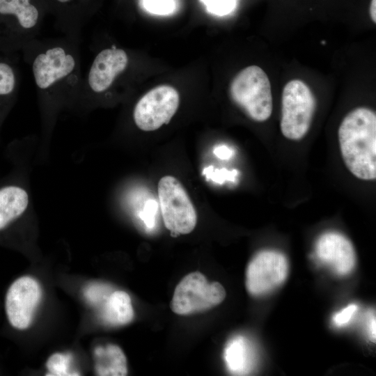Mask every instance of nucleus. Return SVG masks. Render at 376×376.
<instances>
[{
  "instance_id": "12",
  "label": "nucleus",
  "mask_w": 376,
  "mask_h": 376,
  "mask_svg": "<svg viewBox=\"0 0 376 376\" xmlns=\"http://www.w3.org/2000/svg\"><path fill=\"white\" fill-rule=\"evenodd\" d=\"M224 358L228 370L233 375H247L255 363V354L247 339L237 336L226 344Z\"/></svg>"
},
{
  "instance_id": "8",
  "label": "nucleus",
  "mask_w": 376,
  "mask_h": 376,
  "mask_svg": "<svg viewBox=\"0 0 376 376\" xmlns=\"http://www.w3.org/2000/svg\"><path fill=\"white\" fill-rule=\"evenodd\" d=\"M41 297L40 285L33 277L22 276L15 280L6 297V312L10 324L17 329H27Z\"/></svg>"
},
{
  "instance_id": "22",
  "label": "nucleus",
  "mask_w": 376,
  "mask_h": 376,
  "mask_svg": "<svg viewBox=\"0 0 376 376\" xmlns=\"http://www.w3.org/2000/svg\"><path fill=\"white\" fill-rule=\"evenodd\" d=\"M357 305L351 304L336 313L333 317L334 324L338 327L348 324L357 311Z\"/></svg>"
},
{
  "instance_id": "2",
  "label": "nucleus",
  "mask_w": 376,
  "mask_h": 376,
  "mask_svg": "<svg viewBox=\"0 0 376 376\" xmlns=\"http://www.w3.org/2000/svg\"><path fill=\"white\" fill-rule=\"evenodd\" d=\"M233 102L256 122H264L272 113V95L269 79L257 65L242 69L232 80L229 88Z\"/></svg>"
},
{
  "instance_id": "27",
  "label": "nucleus",
  "mask_w": 376,
  "mask_h": 376,
  "mask_svg": "<svg viewBox=\"0 0 376 376\" xmlns=\"http://www.w3.org/2000/svg\"><path fill=\"white\" fill-rule=\"evenodd\" d=\"M57 1H58L60 2H62V3H65V2H67V1H68L70 0H57Z\"/></svg>"
},
{
  "instance_id": "15",
  "label": "nucleus",
  "mask_w": 376,
  "mask_h": 376,
  "mask_svg": "<svg viewBox=\"0 0 376 376\" xmlns=\"http://www.w3.org/2000/svg\"><path fill=\"white\" fill-rule=\"evenodd\" d=\"M134 313L130 295L116 290L107 299L103 309L104 320L112 325H125L132 321Z\"/></svg>"
},
{
  "instance_id": "3",
  "label": "nucleus",
  "mask_w": 376,
  "mask_h": 376,
  "mask_svg": "<svg viewBox=\"0 0 376 376\" xmlns=\"http://www.w3.org/2000/svg\"><path fill=\"white\" fill-rule=\"evenodd\" d=\"M316 102L308 86L300 79L288 81L283 89L280 127L288 139L299 141L308 133Z\"/></svg>"
},
{
  "instance_id": "25",
  "label": "nucleus",
  "mask_w": 376,
  "mask_h": 376,
  "mask_svg": "<svg viewBox=\"0 0 376 376\" xmlns=\"http://www.w3.org/2000/svg\"><path fill=\"white\" fill-rule=\"evenodd\" d=\"M367 321L368 334L372 341L375 340V313H371Z\"/></svg>"
},
{
  "instance_id": "5",
  "label": "nucleus",
  "mask_w": 376,
  "mask_h": 376,
  "mask_svg": "<svg viewBox=\"0 0 376 376\" xmlns=\"http://www.w3.org/2000/svg\"><path fill=\"white\" fill-rule=\"evenodd\" d=\"M158 196L166 228L176 235L191 233L196 225L197 214L180 182L171 175L162 177L158 183Z\"/></svg>"
},
{
  "instance_id": "11",
  "label": "nucleus",
  "mask_w": 376,
  "mask_h": 376,
  "mask_svg": "<svg viewBox=\"0 0 376 376\" xmlns=\"http://www.w3.org/2000/svg\"><path fill=\"white\" fill-rule=\"evenodd\" d=\"M127 63L128 56L124 50L103 49L96 56L90 68L88 77L90 88L95 93L106 91L125 70Z\"/></svg>"
},
{
  "instance_id": "6",
  "label": "nucleus",
  "mask_w": 376,
  "mask_h": 376,
  "mask_svg": "<svg viewBox=\"0 0 376 376\" xmlns=\"http://www.w3.org/2000/svg\"><path fill=\"white\" fill-rule=\"evenodd\" d=\"M288 272V260L283 253L274 249L260 251L248 264L246 290L255 297L265 295L285 281Z\"/></svg>"
},
{
  "instance_id": "23",
  "label": "nucleus",
  "mask_w": 376,
  "mask_h": 376,
  "mask_svg": "<svg viewBox=\"0 0 376 376\" xmlns=\"http://www.w3.org/2000/svg\"><path fill=\"white\" fill-rule=\"evenodd\" d=\"M155 212L156 203L153 201H147L144 207V210L139 215L147 228H152L154 226Z\"/></svg>"
},
{
  "instance_id": "13",
  "label": "nucleus",
  "mask_w": 376,
  "mask_h": 376,
  "mask_svg": "<svg viewBox=\"0 0 376 376\" xmlns=\"http://www.w3.org/2000/svg\"><path fill=\"white\" fill-rule=\"evenodd\" d=\"M28 204L29 196L22 188L11 185L0 189V230L22 214Z\"/></svg>"
},
{
  "instance_id": "26",
  "label": "nucleus",
  "mask_w": 376,
  "mask_h": 376,
  "mask_svg": "<svg viewBox=\"0 0 376 376\" xmlns=\"http://www.w3.org/2000/svg\"><path fill=\"white\" fill-rule=\"evenodd\" d=\"M370 16L372 21L376 23V0H371L370 4Z\"/></svg>"
},
{
  "instance_id": "18",
  "label": "nucleus",
  "mask_w": 376,
  "mask_h": 376,
  "mask_svg": "<svg viewBox=\"0 0 376 376\" xmlns=\"http://www.w3.org/2000/svg\"><path fill=\"white\" fill-rule=\"evenodd\" d=\"M16 86V75L13 66L0 60V97L13 94Z\"/></svg>"
},
{
  "instance_id": "21",
  "label": "nucleus",
  "mask_w": 376,
  "mask_h": 376,
  "mask_svg": "<svg viewBox=\"0 0 376 376\" xmlns=\"http://www.w3.org/2000/svg\"><path fill=\"white\" fill-rule=\"evenodd\" d=\"M207 10L215 15L229 13L235 7L236 0H202Z\"/></svg>"
},
{
  "instance_id": "24",
  "label": "nucleus",
  "mask_w": 376,
  "mask_h": 376,
  "mask_svg": "<svg viewBox=\"0 0 376 376\" xmlns=\"http://www.w3.org/2000/svg\"><path fill=\"white\" fill-rule=\"evenodd\" d=\"M214 155L221 159H229L233 154V151L226 146H219L214 149Z\"/></svg>"
},
{
  "instance_id": "20",
  "label": "nucleus",
  "mask_w": 376,
  "mask_h": 376,
  "mask_svg": "<svg viewBox=\"0 0 376 376\" xmlns=\"http://www.w3.org/2000/svg\"><path fill=\"white\" fill-rule=\"evenodd\" d=\"M144 8L153 14L167 15L175 8L173 0H143Z\"/></svg>"
},
{
  "instance_id": "16",
  "label": "nucleus",
  "mask_w": 376,
  "mask_h": 376,
  "mask_svg": "<svg viewBox=\"0 0 376 376\" xmlns=\"http://www.w3.org/2000/svg\"><path fill=\"white\" fill-rule=\"evenodd\" d=\"M0 15L13 16L24 29L35 26L38 19V10L30 0H0Z\"/></svg>"
},
{
  "instance_id": "9",
  "label": "nucleus",
  "mask_w": 376,
  "mask_h": 376,
  "mask_svg": "<svg viewBox=\"0 0 376 376\" xmlns=\"http://www.w3.org/2000/svg\"><path fill=\"white\" fill-rule=\"evenodd\" d=\"M315 253L321 264L338 276L350 274L356 265V253L352 242L337 231L320 235L315 242Z\"/></svg>"
},
{
  "instance_id": "19",
  "label": "nucleus",
  "mask_w": 376,
  "mask_h": 376,
  "mask_svg": "<svg viewBox=\"0 0 376 376\" xmlns=\"http://www.w3.org/2000/svg\"><path fill=\"white\" fill-rule=\"evenodd\" d=\"M203 174L206 176V178L211 180L219 184H223L226 181L234 182L237 175V170L228 171L225 168L219 169H214L210 166L204 169Z\"/></svg>"
},
{
  "instance_id": "14",
  "label": "nucleus",
  "mask_w": 376,
  "mask_h": 376,
  "mask_svg": "<svg viewBox=\"0 0 376 376\" xmlns=\"http://www.w3.org/2000/svg\"><path fill=\"white\" fill-rule=\"evenodd\" d=\"M97 359L95 370L102 376H124L127 374V359L123 350L116 345L108 344L95 350Z\"/></svg>"
},
{
  "instance_id": "1",
  "label": "nucleus",
  "mask_w": 376,
  "mask_h": 376,
  "mask_svg": "<svg viewBox=\"0 0 376 376\" xmlns=\"http://www.w3.org/2000/svg\"><path fill=\"white\" fill-rule=\"evenodd\" d=\"M343 161L349 171L363 180L376 178V114L358 107L343 119L338 130Z\"/></svg>"
},
{
  "instance_id": "17",
  "label": "nucleus",
  "mask_w": 376,
  "mask_h": 376,
  "mask_svg": "<svg viewBox=\"0 0 376 376\" xmlns=\"http://www.w3.org/2000/svg\"><path fill=\"white\" fill-rule=\"evenodd\" d=\"M71 361L72 356L70 354L55 353L52 354L47 362L49 371L47 375H79L77 373L70 371Z\"/></svg>"
},
{
  "instance_id": "7",
  "label": "nucleus",
  "mask_w": 376,
  "mask_h": 376,
  "mask_svg": "<svg viewBox=\"0 0 376 376\" xmlns=\"http://www.w3.org/2000/svg\"><path fill=\"white\" fill-rule=\"evenodd\" d=\"M178 91L168 85L158 86L136 103L133 113L136 125L143 131H154L169 123L178 110Z\"/></svg>"
},
{
  "instance_id": "10",
  "label": "nucleus",
  "mask_w": 376,
  "mask_h": 376,
  "mask_svg": "<svg viewBox=\"0 0 376 376\" xmlns=\"http://www.w3.org/2000/svg\"><path fill=\"white\" fill-rule=\"evenodd\" d=\"M75 67L74 57L63 48L56 47L38 54L32 70L36 85L45 89L70 74Z\"/></svg>"
},
{
  "instance_id": "4",
  "label": "nucleus",
  "mask_w": 376,
  "mask_h": 376,
  "mask_svg": "<svg viewBox=\"0 0 376 376\" xmlns=\"http://www.w3.org/2000/svg\"><path fill=\"white\" fill-rule=\"evenodd\" d=\"M226 295L220 283H209L202 273L191 272L176 285L171 308L175 313L183 315L203 312L221 304Z\"/></svg>"
}]
</instances>
